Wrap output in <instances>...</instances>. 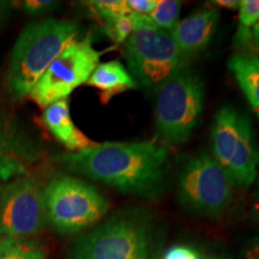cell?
Segmentation results:
<instances>
[{
    "label": "cell",
    "mask_w": 259,
    "mask_h": 259,
    "mask_svg": "<svg viewBox=\"0 0 259 259\" xmlns=\"http://www.w3.org/2000/svg\"><path fill=\"white\" fill-rule=\"evenodd\" d=\"M73 173L119 192L155 198L163 191L168 150L154 142H107L57 157Z\"/></svg>",
    "instance_id": "obj_1"
},
{
    "label": "cell",
    "mask_w": 259,
    "mask_h": 259,
    "mask_svg": "<svg viewBox=\"0 0 259 259\" xmlns=\"http://www.w3.org/2000/svg\"><path fill=\"white\" fill-rule=\"evenodd\" d=\"M162 233L143 210L116 212L71 245L66 259H161Z\"/></svg>",
    "instance_id": "obj_2"
},
{
    "label": "cell",
    "mask_w": 259,
    "mask_h": 259,
    "mask_svg": "<svg viewBox=\"0 0 259 259\" xmlns=\"http://www.w3.org/2000/svg\"><path fill=\"white\" fill-rule=\"evenodd\" d=\"M78 34V25L63 19L47 18L29 23L12 50L6 72L9 93L19 99L28 96L52 61L77 40Z\"/></svg>",
    "instance_id": "obj_3"
},
{
    "label": "cell",
    "mask_w": 259,
    "mask_h": 259,
    "mask_svg": "<svg viewBox=\"0 0 259 259\" xmlns=\"http://www.w3.org/2000/svg\"><path fill=\"white\" fill-rule=\"evenodd\" d=\"M204 107V84L198 72L184 67L156 89L155 125L168 144L189 141Z\"/></svg>",
    "instance_id": "obj_4"
},
{
    "label": "cell",
    "mask_w": 259,
    "mask_h": 259,
    "mask_svg": "<svg viewBox=\"0 0 259 259\" xmlns=\"http://www.w3.org/2000/svg\"><path fill=\"white\" fill-rule=\"evenodd\" d=\"M212 155L234 185L248 187L257 178L259 150L247 115L223 106L213 118Z\"/></svg>",
    "instance_id": "obj_5"
},
{
    "label": "cell",
    "mask_w": 259,
    "mask_h": 259,
    "mask_svg": "<svg viewBox=\"0 0 259 259\" xmlns=\"http://www.w3.org/2000/svg\"><path fill=\"white\" fill-rule=\"evenodd\" d=\"M42 193L47 221L64 235L83 232L109 209V202L96 187L72 177L54 178Z\"/></svg>",
    "instance_id": "obj_6"
},
{
    "label": "cell",
    "mask_w": 259,
    "mask_h": 259,
    "mask_svg": "<svg viewBox=\"0 0 259 259\" xmlns=\"http://www.w3.org/2000/svg\"><path fill=\"white\" fill-rule=\"evenodd\" d=\"M125 58L135 82L145 89L156 90L186 67L170 32L155 24L136 29L130 35L125 42Z\"/></svg>",
    "instance_id": "obj_7"
},
{
    "label": "cell",
    "mask_w": 259,
    "mask_h": 259,
    "mask_svg": "<svg viewBox=\"0 0 259 259\" xmlns=\"http://www.w3.org/2000/svg\"><path fill=\"white\" fill-rule=\"evenodd\" d=\"M234 183L211 155L200 151L184 163L178 178V200L196 215L219 218L233 198Z\"/></svg>",
    "instance_id": "obj_8"
},
{
    "label": "cell",
    "mask_w": 259,
    "mask_h": 259,
    "mask_svg": "<svg viewBox=\"0 0 259 259\" xmlns=\"http://www.w3.org/2000/svg\"><path fill=\"white\" fill-rule=\"evenodd\" d=\"M101 56L93 47L90 36L74 40L52 61L28 96L41 108L67 99L74 89L88 82Z\"/></svg>",
    "instance_id": "obj_9"
},
{
    "label": "cell",
    "mask_w": 259,
    "mask_h": 259,
    "mask_svg": "<svg viewBox=\"0 0 259 259\" xmlns=\"http://www.w3.org/2000/svg\"><path fill=\"white\" fill-rule=\"evenodd\" d=\"M46 221L44 193L34 180L18 177L0 191V236L29 239Z\"/></svg>",
    "instance_id": "obj_10"
},
{
    "label": "cell",
    "mask_w": 259,
    "mask_h": 259,
    "mask_svg": "<svg viewBox=\"0 0 259 259\" xmlns=\"http://www.w3.org/2000/svg\"><path fill=\"white\" fill-rule=\"evenodd\" d=\"M220 22L215 9H204L179 21L170 31L171 37L185 60L203 52L211 42Z\"/></svg>",
    "instance_id": "obj_11"
},
{
    "label": "cell",
    "mask_w": 259,
    "mask_h": 259,
    "mask_svg": "<svg viewBox=\"0 0 259 259\" xmlns=\"http://www.w3.org/2000/svg\"><path fill=\"white\" fill-rule=\"evenodd\" d=\"M42 122L48 131L70 150L82 151L96 144L73 124L67 99L47 106L42 114Z\"/></svg>",
    "instance_id": "obj_12"
},
{
    "label": "cell",
    "mask_w": 259,
    "mask_h": 259,
    "mask_svg": "<svg viewBox=\"0 0 259 259\" xmlns=\"http://www.w3.org/2000/svg\"><path fill=\"white\" fill-rule=\"evenodd\" d=\"M87 84L100 90V97L103 103L109 102L112 97L119 94L138 87L128 70L119 60H111L97 65Z\"/></svg>",
    "instance_id": "obj_13"
},
{
    "label": "cell",
    "mask_w": 259,
    "mask_h": 259,
    "mask_svg": "<svg viewBox=\"0 0 259 259\" xmlns=\"http://www.w3.org/2000/svg\"><path fill=\"white\" fill-rule=\"evenodd\" d=\"M228 69L259 119V57L253 54H233Z\"/></svg>",
    "instance_id": "obj_14"
},
{
    "label": "cell",
    "mask_w": 259,
    "mask_h": 259,
    "mask_svg": "<svg viewBox=\"0 0 259 259\" xmlns=\"http://www.w3.org/2000/svg\"><path fill=\"white\" fill-rule=\"evenodd\" d=\"M25 167L22 153L18 147H16L15 139L4 125L0 124V179L8 180L9 178L16 176H23Z\"/></svg>",
    "instance_id": "obj_15"
},
{
    "label": "cell",
    "mask_w": 259,
    "mask_h": 259,
    "mask_svg": "<svg viewBox=\"0 0 259 259\" xmlns=\"http://www.w3.org/2000/svg\"><path fill=\"white\" fill-rule=\"evenodd\" d=\"M46 255L37 241L0 236V259H46Z\"/></svg>",
    "instance_id": "obj_16"
},
{
    "label": "cell",
    "mask_w": 259,
    "mask_h": 259,
    "mask_svg": "<svg viewBox=\"0 0 259 259\" xmlns=\"http://www.w3.org/2000/svg\"><path fill=\"white\" fill-rule=\"evenodd\" d=\"M180 11V2H177V0H158L156 8L150 15V18L158 29L170 32L179 23Z\"/></svg>",
    "instance_id": "obj_17"
},
{
    "label": "cell",
    "mask_w": 259,
    "mask_h": 259,
    "mask_svg": "<svg viewBox=\"0 0 259 259\" xmlns=\"http://www.w3.org/2000/svg\"><path fill=\"white\" fill-rule=\"evenodd\" d=\"M95 15L106 22L130 15L126 0H95L87 3Z\"/></svg>",
    "instance_id": "obj_18"
},
{
    "label": "cell",
    "mask_w": 259,
    "mask_h": 259,
    "mask_svg": "<svg viewBox=\"0 0 259 259\" xmlns=\"http://www.w3.org/2000/svg\"><path fill=\"white\" fill-rule=\"evenodd\" d=\"M135 30V23L131 14L113 21L106 22L105 32L114 44H124Z\"/></svg>",
    "instance_id": "obj_19"
},
{
    "label": "cell",
    "mask_w": 259,
    "mask_h": 259,
    "mask_svg": "<svg viewBox=\"0 0 259 259\" xmlns=\"http://www.w3.org/2000/svg\"><path fill=\"white\" fill-rule=\"evenodd\" d=\"M239 30L251 31L259 22V0H242L239 4Z\"/></svg>",
    "instance_id": "obj_20"
},
{
    "label": "cell",
    "mask_w": 259,
    "mask_h": 259,
    "mask_svg": "<svg viewBox=\"0 0 259 259\" xmlns=\"http://www.w3.org/2000/svg\"><path fill=\"white\" fill-rule=\"evenodd\" d=\"M161 259H199V251L192 246L174 245L163 252Z\"/></svg>",
    "instance_id": "obj_21"
},
{
    "label": "cell",
    "mask_w": 259,
    "mask_h": 259,
    "mask_svg": "<svg viewBox=\"0 0 259 259\" xmlns=\"http://www.w3.org/2000/svg\"><path fill=\"white\" fill-rule=\"evenodd\" d=\"M57 3L51 0H27L22 3V9L28 15H41L56 8Z\"/></svg>",
    "instance_id": "obj_22"
},
{
    "label": "cell",
    "mask_w": 259,
    "mask_h": 259,
    "mask_svg": "<svg viewBox=\"0 0 259 259\" xmlns=\"http://www.w3.org/2000/svg\"><path fill=\"white\" fill-rule=\"evenodd\" d=\"M158 0H126L130 14L150 16L156 8Z\"/></svg>",
    "instance_id": "obj_23"
},
{
    "label": "cell",
    "mask_w": 259,
    "mask_h": 259,
    "mask_svg": "<svg viewBox=\"0 0 259 259\" xmlns=\"http://www.w3.org/2000/svg\"><path fill=\"white\" fill-rule=\"evenodd\" d=\"M242 253L245 259H259V233L247 242Z\"/></svg>",
    "instance_id": "obj_24"
},
{
    "label": "cell",
    "mask_w": 259,
    "mask_h": 259,
    "mask_svg": "<svg viewBox=\"0 0 259 259\" xmlns=\"http://www.w3.org/2000/svg\"><path fill=\"white\" fill-rule=\"evenodd\" d=\"M213 4L228 10H238L240 2H238V0H215Z\"/></svg>",
    "instance_id": "obj_25"
},
{
    "label": "cell",
    "mask_w": 259,
    "mask_h": 259,
    "mask_svg": "<svg viewBox=\"0 0 259 259\" xmlns=\"http://www.w3.org/2000/svg\"><path fill=\"white\" fill-rule=\"evenodd\" d=\"M12 3L10 2H0V23L6 18L9 15L10 9H11Z\"/></svg>",
    "instance_id": "obj_26"
},
{
    "label": "cell",
    "mask_w": 259,
    "mask_h": 259,
    "mask_svg": "<svg viewBox=\"0 0 259 259\" xmlns=\"http://www.w3.org/2000/svg\"><path fill=\"white\" fill-rule=\"evenodd\" d=\"M252 38H253L254 45L258 47V50H259V22L254 25L253 30H252Z\"/></svg>",
    "instance_id": "obj_27"
},
{
    "label": "cell",
    "mask_w": 259,
    "mask_h": 259,
    "mask_svg": "<svg viewBox=\"0 0 259 259\" xmlns=\"http://www.w3.org/2000/svg\"><path fill=\"white\" fill-rule=\"evenodd\" d=\"M199 259H223L218 254L208 253V252H200L199 251Z\"/></svg>",
    "instance_id": "obj_28"
},
{
    "label": "cell",
    "mask_w": 259,
    "mask_h": 259,
    "mask_svg": "<svg viewBox=\"0 0 259 259\" xmlns=\"http://www.w3.org/2000/svg\"><path fill=\"white\" fill-rule=\"evenodd\" d=\"M0 191H2V187H0Z\"/></svg>",
    "instance_id": "obj_29"
}]
</instances>
